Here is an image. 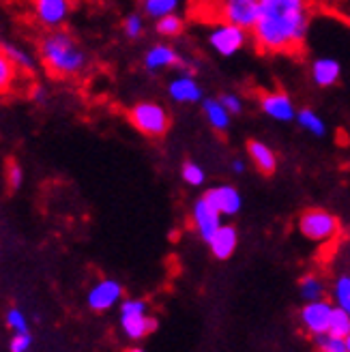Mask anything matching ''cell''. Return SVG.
Returning a JSON list of instances; mask_svg holds the SVG:
<instances>
[{
  "label": "cell",
  "instance_id": "10",
  "mask_svg": "<svg viewBox=\"0 0 350 352\" xmlns=\"http://www.w3.org/2000/svg\"><path fill=\"white\" fill-rule=\"evenodd\" d=\"M336 305L322 298V301H309L299 309V324L301 329L311 338L327 336L329 324H331V316H333Z\"/></svg>",
  "mask_w": 350,
  "mask_h": 352
},
{
  "label": "cell",
  "instance_id": "19",
  "mask_svg": "<svg viewBox=\"0 0 350 352\" xmlns=\"http://www.w3.org/2000/svg\"><path fill=\"white\" fill-rule=\"evenodd\" d=\"M245 148H248L250 162L262 176H273L277 172V166H279L277 153L267 142H262V140H250V142L245 144Z\"/></svg>",
  "mask_w": 350,
  "mask_h": 352
},
{
  "label": "cell",
  "instance_id": "12",
  "mask_svg": "<svg viewBox=\"0 0 350 352\" xmlns=\"http://www.w3.org/2000/svg\"><path fill=\"white\" fill-rule=\"evenodd\" d=\"M189 221H191V228H194V232H196L204 243L211 241L213 234L219 230V226L223 223V221H221V215H219V210H215V206H213L211 202H208L204 196L196 198V202L191 204Z\"/></svg>",
  "mask_w": 350,
  "mask_h": 352
},
{
  "label": "cell",
  "instance_id": "3",
  "mask_svg": "<svg viewBox=\"0 0 350 352\" xmlns=\"http://www.w3.org/2000/svg\"><path fill=\"white\" fill-rule=\"evenodd\" d=\"M296 230L314 245H329L342 234V221L322 206H309L296 217Z\"/></svg>",
  "mask_w": 350,
  "mask_h": 352
},
{
  "label": "cell",
  "instance_id": "23",
  "mask_svg": "<svg viewBox=\"0 0 350 352\" xmlns=\"http://www.w3.org/2000/svg\"><path fill=\"white\" fill-rule=\"evenodd\" d=\"M299 294L305 303L322 301L327 294V284L318 273H305L299 277Z\"/></svg>",
  "mask_w": 350,
  "mask_h": 352
},
{
  "label": "cell",
  "instance_id": "24",
  "mask_svg": "<svg viewBox=\"0 0 350 352\" xmlns=\"http://www.w3.org/2000/svg\"><path fill=\"white\" fill-rule=\"evenodd\" d=\"M20 78H22V74L17 72V67L9 60L5 52L0 50V97L11 95L17 88Z\"/></svg>",
  "mask_w": 350,
  "mask_h": 352
},
{
  "label": "cell",
  "instance_id": "1",
  "mask_svg": "<svg viewBox=\"0 0 350 352\" xmlns=\"http://www.w3.org/2000/svg\"><path fill=\"white\" fill-rule=\"evenodd\" d=\"M314 20V0H260L252 34L258 54L288 56L305 47Z\"/></svg>",
  "mask_w": 350,
  "mask_h": 352
},
{
  "label": "cell",
  "instance_id": "17",
  "mask_svg": "<svg viewBox=\"0 0 350 352\" xmlns=\"http://www.w3.org/2000/svg\"><path fill=\"white\" fill-rule=\"evenodd\" d=\"M122 298V286L114 279H103L89 292V307L93 311H108Z\"/></svg>",
  "mask_w": 350,
  "mask_h": 352
},
{
  "label": "cell",
  "instance_id": "35",
  "mask_svg": "<svg viewBox=\"0 0 350 352\" xmlns=\"http://www.w3.org/2000/svg\"><path fill=\"white\" fill-rule=\"evenodd\" d=\"M30 99H32V103L43 105V103H47L50 95H47V91H45L41 84H32V88H30Z\"/></svg>",
  "mask_w": 350,
  "mask_h": 352
},
{
  "label": "cell",
  "instance_id": "15",
  "mask_svg": "<svg viewBox=\"0 0 350 352\" xmlns=\"http://www.w3.org/2000/svg\"><path fill=\"white\" fill-rule=\"evenodd\" d=\"M309 80L316 88H333L342 80V63L333 56H318L309 65Z\"/></svg>",
  "mask_w": 350,
  "mask_h": 352
},
{
  "label": "cell",
  "instance_id": "33",
  "mask_svg": "<svg viewBox=\"0 0 350 352\" xmlns=\"http://www.w3.org/2000/svg\"><path fill=\"white\" fill-rule=\"evenodd\" d=\"M9 324H11V329H15L17 333H28V324H26V320H24V316L17 311V309H11L9 311Z\"/></svg>",
  "mask_w": 350,
  "mask_h": 352
},
{
  "label": "cell",
  "instance_id": "25",
  "mask_svg": "<svg viewBox=\"0 0 350 352\" xmlns=\"http://www.w3.org/2000/svg\"><path fill=\"white\" fill-rule=\"evenodd\" d=\"M183 30H185V17L181 13L162 17V20L155 22V32L160 34L162 39H177L183 34Z\"/></svg>",
  "mask_w": 350,
  "mask_h": 352
},
{
  "label": "cell",
  "instance_id": "21",
  "mask_svg": "<svg viewBox=\"0 0 350 352\" xmlns=\"http://www.w3.org/2000/svg\"><path fill=\"white\" fill-rule=\"evenodd\" d=\"M181 7H183V0H140V13L153 22L168 15L181 13Z\"/></svg>",
  "mask_w": 350,
  "mask_h": 352
},
{
  "label": "cell",
  "instance_id": "28",
  "mask_svg": "<svg viewBox=\"0 0 350 352\" xmlns=\"http://www.w3.org/2000/svg\"><path fill=\"white\" fill-rule=\"evenodd\" d=\"M181 179H183V183L189 185V187H202V185L206 183V170H204L198 162L187 160V162H183V166H181Z\"/></svg>",
  "mask_w": 350,
  "mask_h": 352
},
{
  "label": "cell",
  "instance_id": "38",
  "mask_svg": "<svg viewBox=\"0 0 350 352\" xmlns=\"http://www.w3.org/2000/svg\"><path fill=\"white\" fill-rule=\"evenodd\" d=\"M346 348H348V352H350V336L346 338Z\"/></svg>",
  "mask_w": 350,
  "mask_h": 352
},
{
  "label": "cell",
  "instance_id": "8",
  "mask_svg": "<svg viewBox=\"0 0 350 352\" xmlns=\"http://www.w3.org/2000/svg\"><path fill=\"white\" fill-rule=\"evenodd\" d=\"M258 108L260 112L269 116L275 122H294L296 120V103L294 99L282 91V88H275V91H265L258 95Z\"/></svg>",
  "mask_w": 350,
  "mask_h": 352
},
{
  "label": "cell",
  "instance_id": "22",
  "mask_svg": "<svg viewBox=\"0 0 350 352\" xmlns=\"http://www.w3.org/2000/svg\"><path fill=\"white\" fill-rule=\"evenodd\" d=\"M296 125L299 129H303L305 133L314 135V138H325L329 133V127H327V120L311 108H301L296 112Z\"/></svg>",
  "mask_w": 350,
  "mask_h": 352
},
{
  "label": "cell",
  "instance_id": "7",
  "mask_svg": "<svg viewBox=\"0 0 350 352\" xmlns=\"http://www.w3.org/2000/svg\"><path fill=\"white\" fill-rule=\"evenodd\" d=\"M74 13V0H32V15L43 30L65 28Z\"/></svg>",
  "mask_w": 350,
  "mask_h": 352
},
{
  "label": "cell",
  "instance_id": "34",
  "mask_svg": "<svg viewBox=\"0 0 350 352\" xmlns=\"http://www.w3.org/2000/svg\"><path fill=\"white\" fill-rule=\"evenodd\" d=\"M30 346V336L28 333H17L15 340L11 342V352H26Z\"/></svg>",
  "mask_w": 350,
  "mask_h": 352
},
{
  "label": "cell",
  "instance_id": "18",
  "mask_svg": "<svg viewBox=\"0 0 350 352\" xmlns=\"http://www.w3.org/2000/svg\"><path fill=\"white\" fill-rule=\"evenodd\" d=\"M202 116L206 120V125L211 127L215 133H226L232 125V114L228 112V108L219 101V97H204L202 103Z\"/></svg>",
  "mask_w": 350,
  "mask_h": 352
},
{
  "label": "cell",
  "instance_id": "4",
  "mask_svg": "<svg viewBox=\"0 0 350 352\" xmlns=\"http://www.w3.org/2000/svg\"><path fill=\"white\" fill-rule=\"evenodd\" d=\"M127 120L138 133H142L144 138H151V140L164 138L172 125L168 108L153 99L135 101L127 110Z\"/></svg>",
  "mask_w": 350,
  "mask_h": 352
},
{
  "label": "cell",
  "instance_id": "36",
  "mask_svg": "<svg viewBox=\"0 0 350 352\" xmlns=\"http://www.w3.org/2000/svg\"><path fill=\"white\" fill-rule=\"evenodd\" d=\"M245 170H248V162L241 160V157H234V160L230 162V172L237 174V176H241Z\"/></svg>",
  "mask_w": 350,
  "mask_h": 352
},
{
  "label": "cell",
  "instance_id": "30",
  "mask_svg": "<svg viewBox=\"0 0 350 352\" xmlns=\"http://www.w3.org/2000/svg\"><path fill=\"white\" fill-rule=\"evenodd\" d=\"M314 346H316V352H348L346 340L329 336V333H327V336L314 338Z\"/></svg>",
  "mask_w": 350,
  "mask_h": 352
},
{
  "label": "cell",
  "instance_id": "26",
  "mask_svg": "<svg viewBox=\"0 0 350 352\" xmlns=\"http://www.w3.org/2000/svg\"><path fill=\"white\" fill-rule=\"evenodd\" d=\"M331 298L333 305L350 314V273H342L333 279V288H331Z\"/></svg>",
  "mask_w": 350,
  "mask_h": 352
},
{
  "label": "cell",
  "instance_id": "31",
  "mask_svg": "<svg viewBox=\"0 0 350 352\" xmlns=\"http://www.w3.org/2000/svg\"><path fill=\"white\" fill-rule=\"evenodd\" d=\"M5 176H7V185H9L11 191H17V189L22 187V183H24V170H22V166L17 164L15 160H9L7 162Z\"/></svg>",
  "mask_w": 350,
  "mask_h": 352
},
{
  "label": "cell",
  "instance_id": "9",
  "mask_svg": "<svg viewBox=\"0 0 350 352\" xmlns=\"http://www.w3.org/2000/svg\"><path fill=\"white\" fill-rule=\"evenodd\" d=\"M183 58L185 56L172 43H168V41H157V43H153V45L146 47L144 56H142V67H144L146 74L160 76L164 72H170V69H177V72H179Z\"/></svg>",
  "mask_w": 350,
  "mask_h": 352
},
{
  "label": "cell",
  "instance_id": "27",
  "mask_svg": "<svg viewBox=\"0 0 350 352\" xmlns=\"http://www.w3.org/2000/svg\"><path fill=\"white\" fill-rule=\"evenodd\" d=\"M122 34L129 39V41H140L146 34V17L135 11V13H129L125 20H122Z\"/></svg>",
  "mask_w": 350,
  "mask_h": 352
},
{
  "label": "cell",
  "instance_id": "11",
  "mask_svg": "<svg viewBox=\"0 0 350 352\" xmlns=\"http://www.w3.org/2000/svg\"><path fill=\"white\" fill-rule=\"evenodd\" d=\"M260 13V0H219L217 15L221 22L252 30Z\"/></svg>",
  "mask_w": 350,
  "mask_h": 352
},
{
  "label": "cell",
  "instance_id": "13",
  "mask_svg": "<svg viewBox=\"0 0 350 352\" xmlns=\"http://www.w3.org/2000/svg\"><path fill=\"white\" fill-rule=\"evenodd\" d=\"M166 95L170 101L179 105H196V103H202L204 99V88L194 74L179 72L177 76H172L168 80Z\"/></svg>",
  "mask_w": 350,
  "mask_h": 352
},
{
  "label": "cell",
  "instance_id": "37",
  "mask_svg": "<svg viewBox=\"0 0 350 352\" xmlns=\"http://www.w3.org/2000/svg\"><path fill=\"white\" fill-rule=\"evenodd\" d=\"M125 352H146L144 348H138V346H133V348H127Z\"/></svg>",
  "mask_w": 350,
  "mask_h": 352
},
{
  "label": "cell",
  "instance_id": "29",
  "mask_svg": "<svg viewBox=\"0 0 350 352\" xmlns=\"http://www.w3.org/2000/svg\"><path fill=\"white\" fill-rule=\"evenodd\" d=\"M329 336H336L346 340L350 336V314L336 307L333 316H331V324H329Z\"/></svg>",
  "mask_w": 350,
  "mask_h": 352
},
{
  "label": "cell",
  "instance_id": "2",
  "mask_svg": "<svg viewBox=\"0 0 350 352\" xmlns=\"http://www.w3.org/2000/svg\"><path fill=\"white\" fill-rule=\"evenodd\" d=\"M37 56L47 76L56 80H78L91 69L89 52L67 28L45 30L37 41Z\"/></svg>",
  "mask_w": 350,
  "mask_h": 352
},
{
  "label": "cell",
  "instance_id": "6",
  "mask_svg": "<svg viewBox=\"0 0 350 352\" xmlns=\"http://www.w3.org/2000/svg\"><path fill=\"white\" fill-rule=\"evenodd\" d=\"M206 43L217 56L221 58H232L239 52L252 43V34L250 30H245L241 26L228 24V22H215L206 32Z\"/></svg>",
  "mask_w": 350,
  "mask_h": 352
},
{
  "label": "cell",
  "instance_id": "32",
  "mask_svg": "<svg viewBox=\"0 0 350 352\" xmlns=\"http://www.w3.org/2000/svg\"><path fill=\"white\" fill-rule=\"evenodd\" d=\"M219 101L228 108V112L232 116H241L245 112V99L239 95V93H232V91H226L219 95Z\"/></svg>",
  "mask_w": 350,
  "mask_h": 352
},
{
  "label": "cell",
  "instance_id": "14",
  "mask_svg": "<svg viewBox=\"0 0 350 352\" xmlns=\"http://www.w3.org/2000/svg\"><path fill=\"white\" fill-rule=\"evenodd\" d=\"M204 198L215 206V210H219L221 217H234V215L241 213V208H243L241 191L234 185H228V183H221V185L206 189Z\"/></svg>",
  "mask_w": 350,
  "mask_h": 352
},
{
  "label": "cell",
  "instance_id": "5",
  "mask_svg": "<svg viewBox=\"0 0 350 352\" xmlns=\"http://www.w3.org/2000/svg\"><path fill=\"white\" fill-rule=\"evenodd\" d=\"M120 329L129 340L138 342L160 329V322L149 314V307L142 298H127L120 303Z\"/></svg>",
  "mask_w": 350,
  "mask_h": 352
},
{
  "label": "cell",
  "instance_id": "16",
  "mask_svg": "<svg viewBox=\"0 0 350 352\" xmlns=\"http://www.w3.org/2000/svg\"><path fill=\"white\" fill-rule=\"evenodd\" d=\"M208 245V252L215 260H230L239 248V230L230 223H221L219 230L213 234V239L206 243Z\"/></svg>",
  "mask_w": 350,
  "mask_h": 352
},
{
  "label": "cell",
  "instance_id": "20",
  "mask_svg": "<svg viewBox=\"0 0 350 352\" xmlns=\"http://www.w3.org/2000/svg\"><path fill=\"white\" fill-rule=\"evenodd\" d=\"M0 50L9 56V60L17 67V72L26 78H32L37 72V58H34L26 47L13 41H0Z\"/></svg>",
  "mask_w": 350,
  "mask_h": 352
}]
</instances>
